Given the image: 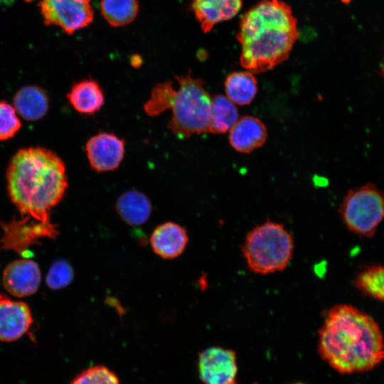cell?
<instances>
[{
    "label": "cell",
    "mask_w": 384,
    "mask_h": 384,
    "mask_svg": "<svg viewBox=\"0 0 384 384\" xmlns=\"http://www.w3.org/2000/svg\"><path fill=\"white\" fill-rule=\"evenodd\" d=\"M318 353L341 374L366 372L384 360L383 335L367 314L351 305H336L319 330Z\"/></svg>",
    "instance_id": "1"
},
{
    "label": "cell",
    "mask_w": 384,
    "mask_h": 384,
    "mask_svg": "<svg viewBox=\"0 0 384 384\" xmlns=\"http://www.w3.org/2000/svg\"><path fill=\"white\" fill-rule=\"evenodd\" d=\"M7 190L21 217L50 224V210L68 188L65 166L52 151L42 147L19 150L6 171Z\"/></svg>",
    "instance_id": "2"
},
{
    "label": "cell",
    "mask_w": 384,
    "mask_h": 384,
    "mask_svg": "<svg viewBox=\"0 0 384 384\" xmlns=\"http://www.w3.org/2000/svg\"><path fill=\"white\" fill-rule=\"evenodd\" d=\"M298 37L291 7L281 0H263L240 22V63L252 73L270 70L288 58Z\"/></svg>",
    "instance_id": "3"
},
{
    "label": "cell",
    "mask_w": 384,
    "mask_h": 384,
    "mask_svg": "<svg viewBox=\"0 0 384 384\" xmlns=\"http://www.w3.org/2000/svg\"><path fill=\"white\" fill-rule=\"evenodd\" d=\"M178 82L175 89L172 82H159L152 89L144 103V112L157 116L170 109L172 116L168 123L171 132L181 138L209 132L212 97L205 82L191 74L175 77Z\"/></svg>",
    "instance_id": "4"
},
{
    "label": "cell",
    "mask_w": 384,
    "mask_h": 384,
    "mask_svg": "<svg viewBox=\"0 0 384 384\" xmlns=\"http://www.w3.org/2000/svg\"><path fill=\"white\" fill-rule=\"evenodd\" d=\"M294 247L293 236L283 225L266 221L247 233L242 252L252 272L267 274L287 267L292 258Z\"/></svg>",
    "instance_id": "5"
},
{
    "label": "cell",
    "mask_w": 384,
    "mask_h": 384,
    "mask_svg": "<svg viewBox=\"0 0 384 384\" xmlns=\"http://www.w3.org/2000/svg\"><path fill=\"white\" fill-rule=\"evenodd\" d=\"M339 213L349 230L371 237L384 219V192L372 183L351 189L341 204Z\"/></svg>",
    "instance_id": "6"
},
{
    "label": "cell",
    "mask_w": 384,
    "mask_h": 384,
    "mask_svg": "<svg viewBox=\"0 0 384 384\" xmlns=\"http://www.w3.org/2000/svg\"><path fill=\"white\" fill-rule=\"evenodd\" d=\"M38 6L46 26H56L67 34L87 27L94 18L90 0H41Z\"/></svg>",
    "instance_id": "7"
},
{
    "label": "cell",
    "mask_w": 384,
    "mask_h": 384,
    "mask_svg": "<svg viewBox=\"0 0 384 384\" xmlns=\"http://www.w3.org/2000/svg\"><path fill=\"white\" fill-rule=\"evenodd\" d=\"M3 235L0 239L1 250H14L20 255L28 252L33 245H39L44 238H55L58 231L56 225L45 224L21 218L9 222H0Z\"/></svg>",
    "instance_id": "8"
},
{
    "label": "cell",
    "mask_w": 384,
    "mask_h": 384,
    "mask_svg": "<svg viewBox=\"0 0 384 384\" xmlns=\"http://www.w3.org/2000/svg\"><path fill=\"white\" fill-rule=\"evenodd\" d=\"M200 379L205 384H238V367L234 351L211 346L198 355Z\"/></svg>",
    "instance_id": "9"
},
{
    "label": "cell",
    "mask_w": 384,
    "mask_h": 384,
    "mask_svg": "<svg viewBox=\"0 0 384 384\" xmlns=\"http://www.w3.org/2000/svg\"><path fill=\"white\" fill-rule=\"evenodd\" d=\"M85 151L93 170L97 172L113 171L123 160L124 141L114 133L100 132L87 140Z\"/></svg>",
    "instance_id": "10"
},
{
    "label": "cell",
    "mask_w": 384,
    "mask_h": 384,
    "mask_svg": "<svg viewBox=\"0 0 384 384\" xmlns=\"http://www.w3.org/2000/svg\"><path fill=\"white\" fill-rule=\"evenodd\" d=\"M33 322L28 306L0 294V341L11 342L26 334Z\"/></svg>",
    "instance_id": "11"
},
{
    "label": "cell",
    "mask_w": 384,
    "mask_h": 384,
    "mask_svg": "<svg viewBox=\"0 0 384 384\" xmlns=\"http://www.w3.org/2000/svg\"><path fill=\"white\" fill-rule=\"evenodd\" d=\"M2 278L9 293L17 297H25L38 290L41 270L37 263L31 260H18L6 267Z\"/></svg>",
    "instance_id": "12"
},
{
    "label": "cell",
    "mask_w": 384,
    "mask_h": 384,
    "mask_svg": "<svg viewBox=\"0 0 384 384\" xmlns=\"http://www.w3.org/2000/svg\"><path fill=\"white\" fill-rule=\"evenodd\" d=\"M153 251L164 259H174L182 254L188 242L186 230L178 223L166 222L159 225L150 236Z\"/></svg>",
    "instance_id": "13"
},
{
    "label": "cell",
    "mask_w": 384,
    "mask_h": 384,
    "mask_svg": "<svg viewBox=\"0 0 384 384\" xmlns=\"http://www.w3.org/2000/svg\"><path fill=\"white\" fill-rule=\"evenodd\" d=\"M267 137L265 124L257 117L244 116L229 131L228 141L238 152L250 153L262 146Z\"/></svg>",
    "instance_id": "14"
},
{
    "label": "cell",
    "mask_w": 384,
    "mask_h": 384,
    "mask_svg": "<svg viewBox=\"0 0 384 384\" xmlns=\"http://www.w3.org/2000/svg\"><path fill=\"white\" fill-rule=\"evenodd\" d=\"M242 0H193L195 16L204 33L217 23L235 16L242 8Z\"/></svg>",
    "instance_id": "15"
},
{
    "label": "cell",
    "mask_w": 384,
    "mask_h": 384,
    "mask_svg": "<svg viewBox=\"0 0 384 384\" xmlns=\"http://www.w3.org/2000/svg\"><path fill=\"white\" fill-rule=\"evenodd\" d=\"M67 97L72 107L83 114L96 113L105 103V95L100 85L92 78L75 82Z\"/></svg>",
    "instance_id": "16"
},
{
    "label": "cell",
    "mask_w": 384,
    "mask_h": 384,
    "mask_svg": "<svg viewBox=\"0 0 384 384\" xmlns=\"http://www.w3.org/2000/svg\"><path fill=\"white\" fill-rule=\"evenodd\" d=\"M115 208L119 217L126 223L134 226L146 223L152 211L149 198L136 190L127 191L121 194L117 200Z\"/></svg>",
    "instance_id": "17"
},
{
    "label": "cell",
    "mask_w": 384,
    "mask_h": 384,
    "mask_svg": "<svg viewBox=\"0 0 384 384\" xmlns=\"http://www.w3.org/2000/svg\"><path fill=\"white\" fill-rule=\"evenodd\" d=\"M14 107L26 120L42 118L48 110V98L45 91L36 85L21 87L14 97Z\"/></svg>",
    "instance_id": "18"
},
{
    "label": "cell",
    "mask_w": 384,
    "mask_h": 384,
    "mask_svg": "<svg viewBox=\"0 0 384 384\" xmlns=\"http://www.w3.org/2000/svg\"><path fill=\"white\" fill-rule=\"evenodd\" d=\"M226 97L239 105L250 104L257 92V82L252 73L237 71L228 75L225 81Z\"/></svg>",
    "instance_id": "19"
},
{
    "label": "cell",
    "mask_w": 384,
    "mask_h": 384,
    "mask_svg": "<svg viewBox=\"0 0 384 384\" xmlns=\"http://www.w3.org/2000/svg\"><path fill=\"white\" fill-rule=\"evenodd\" d=\"M238 119L239 114L235 103L223 95L212 97L209 132L223 134L229 132Z\"/></svg>",
    "instance_id": "20"
},
{
    "label": "cell",
    "mask_w": 384,
    "mask_h": 384,
    "mask_svg": "<svg viewBox=\"0 0 384 384\" xmlns=\"http://www.w3.org/2000/svg\"><path fill=\"white\" fill-rule=\"evenodd\" d=\"M100 11L107 22L114 27L132 22L139 11L137 0H101Z\"/></svg>",
    "instance_id": "21"
},
{
    "label": "cell",
    "mask_w": 384,
    "mask_h": 384,
    "mask_svg": "<svg viewBox=\"0 0 384 384\" xmlns=\"http://www.w3.org/2000/svg\"><path fill=\"white\" fill-rule=\"evenodd\" d=\"M355 285L365 294L384 301V267L363 270L355 279Z\"/></svg>",
    "instance_id": "22"
},
{
    "label": "cell",
    "mask_w": 384,
    "mask_h": 384,
    "mask_svg": "<svg viewBox=\"0 0 384 384\" xmlns=\"http://www.w3.org/2000/svg\"><path fill=\"white\" fill-rule=\"evenodd\" d=\"M70 384H120L117 375L104 366L90 367L75 377Z\"/></svg>",
    "instance_id": "23"
},
{
    "label": "cell",
    "mask_w": 384,
    "mask_h": 384,
    "mask_svg": "<svg viewBox=\"0 0 384 384\" xmlns=\"http://www.w3.org/2000/svg\"><path fill=\"white\" fill-rule=\"evenodd\" d=\"M71 265L64 260L55 261L46 276V284L52 289H60L68 286L73 279Z\"/></svg>",
    "instance_id": "24"
},
{
    "label": "cell",
    "mask_w": 384,
    "mask_h": 384,
    "mask_svg": "<svg viewBox=\"0 0 384 384\" xmlns=\"http://www.w3.org/2000/svg\"><path fill=\"white\" fill-rule=\"evenodd\" d=\"M21 127L15 108L6 102H0V140L13 137Z\"/></svg>",
    "instance_id": "25"
},
{
    "label": "cell",
    "mask_w": 384,
    "mask_h": 384,
    "mask_svg": "<svg viewBox=\"0 0 384 384\" xmlns=\"http://www.w3.org/2000/svg\"><path fill=\"white\" fill-rule=\"evenodd\" d=\"M16 0H0V6H11Z\"/></svg>",
    "instance_id": "26"
},
{
    "label": "cell",
    "mask_w": 384,
    "mask_h": 384,
    "mask_svg": "<svg viewBox=\"0 0 384 384\" xmlns=\"http://www.w3.org/2000/svg\"><path fill=\"white\" fill-rule=\"evenodd\" d=\"M292 384H305V383H292Z\"/></svg>",
    "instance_id": "27"
},
{
    "label": "cell",
    "mask_w": 384,
    "mask_h": 384,
    "mask_svg": "<svg viewBox=\"0 0 384 384\" xmlns=\"http://www.w3.org/2000/svg\"><path fill=\"white\" fill-rule=\"evenodd\" d=\"M383 71L384 73V63H383Z\"/></svg>",
    "instance_id": "28"
}]
</instances>
